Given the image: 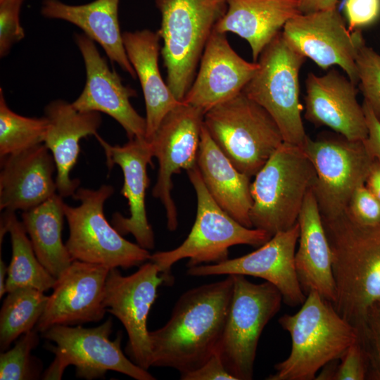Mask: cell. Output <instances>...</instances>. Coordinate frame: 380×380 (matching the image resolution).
<instances>
[{
    "label": "cell",
    "mask_w": 380,
    "mask_h": 380,
    "mask_svg": "<svg viewBox=\"0 0 380 380\" xmlns=\"http://www.w3.org/2000/svg\"><path fill=\"white\" fill-rule=\"evenodd\" d=\"M233 286L229 274L184 292L165 324L149 331L151 367L173 368L181 374L203 365L217 350Z\"/></svg>",
    "instance_id": "obj_1"
},
{
    "label": "cell",
    "mask_w": 380,
    "mask_h": 380,
    "mask_svg": "<svg viewBox=\"0 0 380 380\" xmlns=\"http://www.w3.org/2000/svg\"><path fill=\"white\" fill-rule=\"evenodd\" d=\"M322 220L332 252V305L357 329L368 308L380 299V229L359 227L345 213Z\"/></svg>",
    "instance_id": "obj_2"
},
{
    "label": "cell",
    "mask_w": 380,
    "mask_h": 380,
    "mask_svg": "<svg viewBox=\"0 0 380 380\" xmlns=\"http://www.w3.org/2000/svg\"><path fill=\"white\" fill-rule=\"evenodd\" d=\"M289 332L291 352L274 365L268 380H312L327 364L340 359L357 338V330L317 291L307 295L300 310L278 320Z\"/></svg>",
    "instance_id": "obj_3"
},
{
    "label": "cell",
    "mask_w": 380,
    "mask_h": 380,
    "mask_svg": "<svg viewBox=\"0 0 380 380\" xmlns=\"http://www.w3.org/2000/svg\"><path fill=\"white\" fill-rule=\"evenodd\" d=\"M251 183L253 228L271 236L295 225L316 174L302 146L283 142Z\"/></svg>",
    "instance_id": "obj_4"
},
{
    "label": "cell",
    "mask_w": 380,
    "mask_h": 380,
    "mask_svg": "<svg viewBox=\"0 0 380 380\" xmlns=\"http://www.w3.org/2000/svg\"><path fill=\"white\" fill-rule=\"evenodd\" d=\"M156 6L161 17L158 32L167 84L182 101L207 42L226 12L227 0H156Z\"/></svg>",
    "instance_id": "obj_5"
},
{
    "label": "cell",
    "mask_w": 380,
    "mask_h": 380,
    "mask_svg": "<svg viewBox=\"0 0 380 380\" xmlns=\"http://www.w3.org/2000/svg\"><path fill=\"white\" fill-rule=\"evenodd\" d=\"M186 172L197 198L193 227L178 247L156 252L150 258L170 283L171 267L177 261L188 258V268L203 263H218L228 259L229 248L233 246L260 247L272 236L265 231L242 225L221 208L208 191L197 165Z\"/></svg>",
    "instance_id": "obj_6"
},
{
    "label": "cell",
    "mask_w": 380,
    "mask_h": 380,
    "mask_svg": "<svg viewBox=\"0 0 380 380\" xmlns=\"http://www.w3.org/2000/svg\"><path fill=\"white\" fill-rule=\"evenodd\" d=\"M203 125L235 167L251 178L284 142L272 116L243 91L206 111Z\"/></svg>",
    "instance_id": "obj_7"
},
{
    "label": "cell",
    "mask_w": 380,
    "mask_h": 380,
    "mask_svg": "<svg viewBox=\"0 0 380 380\" xmlns=\"http://www.w3.org/2000/svg\"><path fill=\"white\" fill-rule=\"evenodd\" d=\"M114 192L111 185L97 189L78 188L73 198L77 206L64 203L69 227L66 248L72 260L128 269L150 260L148 250L125 239L104 214V204Z\"/></svg>",
    "instance_id": "obj_8"
},
{
    "label": "cell",
    "mask_w": 380,
    "mask_h": 380,
    "mask_svg": "<svg viewBox=\"0 0 380 380\" xmlns=\"http://www.w3.org/2000/svg\"><path fill=\"white\" fill-rule=\"evenodd\" d=\"M305 60L281 31L260 54L258 68L242 91L272 116L284 142L300 146L308 136L299 84L300 70Z\"/></svg>",
    "instance_id": "obj_9"
},
{
    "label": "cell",
    "mask_w": 380,
    "mask_h": 380,
    "mask_svg": "<svg viewBox=\"0 0 380 380\" xmlns=\"http://www.w3.org/2000/svg\"><path fill=\"white\" fill-rule=\"evenodd\" d=\"M112 332L110 317L96 327L56 325L46 329L42 336L55 343L46 346L55 357L42 378L61 379L65 368L74 365L76 376L88 380L103 378L108 371L137 380L156 379L148 370L126 357L121 349L122 334L111 341Z\"/></svg>",
    "instance_id": "obj_10"
},
{
    "label": "cell",
    "mask_w": 380,
    "mask_h": 380,
    "mask_svg": "<svg viewBox=\"0 0 380 380\" xmlns=\"http://www.w3.org/2000/svg\"><path fill=\"white\" fill-rule=\"evenodd\" d=\"M232 275L233 293L217 351L236 380H251L260 335L279 311L283 297L268 281L254 284L244 275Z\"/></svg>",
    "instance_id": "obj_11"
},
{
    "label": "cell",
    "mask_w": 380,
    "mask_h": 380,
    "mask_svg": "<svg viewBox=\"0 0 380 380\" xmlns=\"http://www.w3.org/2000/svg\"><path fill=\"white\" fill-rule=\"evenodd\" d=\"M302 148L315 171L312 189L322 217L343 214L375 161L364 141H350L338 134L315 139L307 136Z\"/></svg>",
    "instance_id": "obj_12"
},
{
    "label": "cell",
    "mask_w": 380,
    "mask_h": 380,
    "mask_svg": "<svg viewBox=\"0 0 380 380\" xmlns=\"http://www.w3.org/2000/svg\"><path fill=\"white\" fill-rule=\"evenodd\" d=\"M163 283L170 282L151 260L128 276H123L118 268H111L106 281L104 306L120 321L127 333V355L146 370L151 367L152 357L147 319L157 298L158 288Z\"/></svg>",
    "instance_id": "obj_13"
},
{
    "label": "cell",
    "mask_w": 380,
    "mask_h": 380,
    "mask_svg": "<svg viewBox=\"0 0 380 380\" xmlns=\"http://www.w3.org/2000/svg\"><path fill=\"white\" fill-rule=\"evenodd\" d=\"M203 116L201 109L182 102L166 115L148 140L159 165L152 195L165 208L170 231L178 226L177 210L171 194L172 176L196 165Z\"/></svg>",
    "instance_id": "obj_14"
},
{
    "label": "cell",
    "mask_w": 380,
    "mask_h": 380,
    "mask_svg": "<svg viewBox=\"0 0 380 380\" xmlns=\"http://www.w3.org/2000/svg\"><path fill=\"white\" fill-rule=\"evenodd\" d=\"M281 32L292 46L319 67L338 65L355 84L358 82L355 58L364 38L358 30L349 31L337 8L300 13Z\"/></svg>",
    "instance_id": "obj_15"
},
{
    "label": "cell",
    "mask_w": 380,
    "mask_h": 380,
    "mask_svg": "<svg viewBox=\"0 0 380 380\" xmlns=\"http://www.w3.org/2000/svg\"><path fill=\"white\" fill-rule=\"evenodd\" d=\"M299 224L276 233L250 253L213 265H201L187 270L194 277L241 274L263 279L281 292L283 302L291 307L301 305L306 298L295 267V253Z\"/></svg>",
    "instance_id": "obj_16"
},
{
    "label": "cell",
    "mask_w": 380,
    "mask_h": 380,
    "mask_svg": "<svg viewBox=\"0 0 380 380\" xmlns=\"http://www.w3.org/2000/svg\"><path fill=\"white\" fill-rule=\"evenodd\" d=\"M75 41L84 62L86 82L72 106L79 111L104 113L112 117L125 129L129 140L146 139V118L129 100L136 91L124 85L119 75L110 70L94 41L84 34H76Z\"/></svg>",
    "instance_id": "obj_17"
},
{
    "label": "cell",
    "mask_w": 380,
    "mask_h": 380,
    "mask_svg": "<svg viewBox=\"0 0 380 380\" xmlns=\"http://www.w3.org/2000/svg\"><path fill=\"white\" fill-rule=\"evenodd\" d=\"M110 268L73 260L57 279L35 329L42 333L56 325L101 321L106 312L104 294Z\"/></svg>",
    "instance_id": "obj_18"
},
{
    "label": "cell",
    "mask_w": 380,
    "mask_h": 380,
    "mask_svg": "<svg viewBox=\"0 0 380 380\" xmlns=\"http://www.w3.org/2000/svg\"><path fill=\"white\" fill-rule=\"evenodd\" d=\"M103 148L109 169L120 167L124 184L120 193L127 200L130 215L119 213L113 215L111 223L122 236L131 234L142 248L151 250L155 246L154 234L146 210V191L149 179L147 167L152 165L153 157L150 142L145 138H134L123 145H110L98 134L95 136Z\"/></svg>",
    "instance_id": "obj_19"
},
{
    "label": "cell",
    "mask_w": 380,
    "mask_h": 380,
    "mask_svg": "<svg viewBox=\"0 0 380 380\" xmlns=\"http://www.w3.org/2000/svg\"><path fill=\"white\" fill-rule=\"evenodd\" d=\"M199 63L198 71L182 102L196 106L204 113L240 94L258 68V62L241 58L229 44L226 34L215 29Z\"/></svg>",
    "instance_id": "obj_20"
},
{
    "label": "cell",
    "mask_w": 380,
    "mask_h": 380,
    "mask_svg": "<svg viewBox=\"0 0 380 380\" xmlns=\"http://www.w3.org/2000/svg\"><path fill=\"white\" fill-rule=\"evenodd\" d=\"M305 118L326 126L350 141H365L368 130L355 84L335 69L323 75L312 72L305 80Z\"/></svg>",
    "instance_id": "obj_21"
},
{
    "label": "cell",
    "mask_w": 380,
    "mask_h": 380,
    "mask_svg": "<svg viewBox=\"0 0 380 380\" xmlns=\"http://www.w3.org/2000/svg\"><path fill=\"white\" fill-rule=\"evenodd\" d=\"M53 157L44 143L1 158L0 209L26 211L56 194Z\"/></svg>",
    "instance_id": "obj_22"
},
{
    "label": "cell",
    "mask_w": 380,
    "mask_h": 380,
    "mask_svg": "<svg viewBox=\"0 0 380 380\" xmlns=\"http://www.w3.org/2000/svg\"><path fill=\"white\" fill-rule=\"evenodd\" d=\"M48 127L44 144L51 153L56 167L57 191L63 198L73 196L80 180L72 179L70 172L80 151V141L96 136L101 124L99 112H82L62 99L50 102L44 109Z\"/></svg>",
    "instance_id": "obj_23"
},
{
    "label": "cell",
    "mask_w": 380,
    "mask_h": 380,
    "mask_svg": "<svg viewBox=\"0 0 380 380\" xmlns=\"http://www.w3.org/2000/svg\"><path fill=\"white\" fill-rule=\"evenodd\" d=\"M298 223L300 233L295 267L301 289L306 296L315 291L333 303L336 286L332 252L312 189L306 195Z\"/></svg>",
    "instance_id": "obj_24"
},
{
    "label": "cell",
    "mask_w": 380,
    "mask_h": 380,
    "mask_svg": "<svg viewBox=\"0 0 380 380\" xmlns=\"http://www.w3.org/2000/svg\"><path fill=\"white\" fill-rule=\"evenodd\" d=\"M196 165L214 201L242 225L253 228L251 177L241 172L214 142L203 124Z\"/></svg>",
    "instance_id": "obj_25"
},
{
    "label": "cell",
    "mask_w": 380,
    "mask_h": 380,
    "mask_svg": "<svg viewBox=\"0 0 380 380\" xmlns=\"http://www.w3.org/2000/svg\"><path fill=\"white\" fill-rule=\"evenodd\" d=\"M125 49L138 77L146 106V133L148 141L161 122L182 101L177 99L160 72L158 57L160 37L150 30L124 32Z\"/></svg>",
    "instance_id": "obj_26"
},
{
    "label": "cell",
    "mask_w": 380,
    "mask_h": 380,
    "mask_svg": "<svg viewBox=\"0 0 380 380\" xmlns=\"http://www.w3.org/2000/svg\"><path fill=\"white\" fill-rule=\"evenodd\" d=\"M120 0H94L70 5L60 0H43L42 15L49 19L69 22L97 42L107 56L134 79L135 71L127 56L118 20Z\"/></svg>",
    "instance_id": "obj_27"
},
{
    "label": "cell",
    "mask_w": 380,
    "mask_h": 380,
    "mask_svg": "<svg viewBox=\"0 0 380 380\" xmlns=\"http://www.w3.org/2000/svg\"><path fill=\"white\" fill-rule=\"evenodd\" d=\"M215 30L232 32L249 44L253 62L285 24L300 13L298 0H227Z\"/></svg>",
    "instance_id": "obj_28"
},
{
    "label": "cell",
    "mask_w": 380,
    "mask_h": 380,
    "mask_svg": "<svg viewBox=\"0 0 380 380\" xmlns=\"http://www.w3.org/2000/svg\"><path fill=\"white\" fill-rule=\"evenodd\" d=\"M64 203L63 197L56 194L21 215V222L37 258L56 279L73 261L62 240Z\"/></svg>",
    "instance_id": "obj_29"
},
{
    "label": "cell",
    "mask_w": 380,
    "mask_h": 380,
    "mask_svg": "<svg viewBox=\"0 0 380 380\" xmlns=\"http://www.w3.org/2000/svg\"><path fill=\"white\" fill-rule=\"evenodd\" d=\"M6 233L11 239L12 257L8 265L6 293L30 287L45 292L53 289L56 279L40 262L21 221L15 212L3 211L0 223V245Z\"/></svg>",
    "instance_id": "obj_30"
},
{
    "label": "cell",
    "mask_w": 380,
    "mask_h": 380,
    "mask_svg": "<svg viewBox=\"0 0 380 380\" xmlns=\"http://www.w3.org/2000/svg\"><path fill=\"white\" fill-rule=\"evenodd\" d=\"M0 312V349L8 350L23 334L34 329L42 315L49 296L30 287L7 293Z\"/></svg>",
    "instance_id": "obj_31"
},
{
    "label": "cell",
    "mask_w": 380,
    "mask_h": 380,
    "mask_svg": "<svg viewBox=\"0 0 380 380\" xmlns=\"http://www.w3.org/2000/svg\"><path fill=\"white\" fill-rule=\"evenodd\" d=\"M47 127L45 116L25 117L13 111L0 89V158L44 143Z\"/></svg>",
    "instance_id": "obj_32"
},
{
    "label": "cell",
    "mask_w": 380,
    "mask_h": 380,
    "mask_svg": "<svg viewBox=\"0 0 380 380\" xmlns=\"http://www.w3.org/2000/svg\"><path fill=\"white\" fill-rule=\"evenodd\" d=\"M39 333L34 329L23 334L13 348L1 353V380L39 379L42 373V364L31 353L39 344Z\"/></svg>",
    "instance_id": "obj_33"
},
{
    "label": "cell",
    "mask_w": 380,
    "mask_h": 380,
    "mask_svg": "<svg viewBox=\"0 0 380 380\" xmlns=\"http://www.w3.org/2000/svg\"><path fill=\"white\" fill-rule=\"evenodd\" d=\"M355 63L363 102L380 121V54L363 40L359 45Z\"/></svg>",
    "instance_id": "obj_34"
},
{
    "label": "cell",
    "mask_w": 380,
    "mask_h": 380,
    "mask_svg": "<svg viewBox=\"0 0 380 380\" xmlns=\"http://www.w3.org/2000/svg\"><path fill=\"white\" fill-rule=\"evenodd\" d=\"M357 330L367 360V379L380 380V299L368 308Z\"/></svg>",
    "instance_id": "obj_35"
},
{
    "label": "cell",
    "mask_w": 380,
    "mask_h": 380,
    "mask_svg": "<svg viewBox=\"0 0 380 380\" xmlns=\"http://www.w3.org/2000/svg\"><path fill=\"white\" fill-rule=\"evenodd\" d=\"M344 213L359 227L366 229H380V201L365 184L354 191Z\"/></svg>",
    "instance_id": "obj_36"
},
{
    "label": "cell",
    "mask_w": 380,
    "mask_h": 380,
    "mask_svg": "<svg viewBox=\"0 0 380 380\" xmlns=\"http://www.w3.org/2000/svg\"><path fill=\"white\" fill-rule=\"evenodd\" d=\"M23 0H0V56H6L12 46L25 37L20 13Z\"/></svg>",
    "instance_id": "obj_37"
},
{
    "label": "cell",
    "mask_w": 380,
    "mask_h": 380,
    "mask_svg": "<svg viewBox=\"0 0 380 380\" xmlns=\"http://www.w3.org/2000/svg\"><path fill=\"white\" fill-rule=\"evenodd\" d=\"M340 360L341 362L336 366L333 380L367 379V360L358 336Z\"/></svg>",
    "instance_id": "obj_38"
},
{
    "label": "cell",
    "mask_w": 380,
    "mask_h": 380,
    "mask_svg": "<svg viewBox=\"0 0 380 380\" xmlns=\"http://www.w3.org/2000/svg\"><path fill=\"white\" fill-rule=\"evenodd\" d=\"M344 11L350 32L369 25L380 15V0H346Z\"/></svg>",
    "instance_id": "obj_39"
},
{
    "label": "cell",
    "mask_w": 380,
    "mask_h": 380,
    "mask_svg": "<svg viewBox=\"0 0 380 380\" xmlns=\"http://www.w3.org/2000/svg\"><path fill=\"white\" fill-rule=\"evenodd\" d=\"M182 380H236L226 369L217 350L203 365L189 372L180 374Z\"/></svg>",
    "instance_id": "obj_40"
},
{
    "label": "cell",
    "mask_w": 380,
    "mask_h": 380,
    "mask_svg": "<svg viewBox=\"0 0 380 380\" xmlns=\"http://www.w3.org/2000/svg\"><path fill=\"white\" fill-rule=\"evenodd\" d=\"M362 108L368 130L367 137L364 142L374 160L380 163V121L365 102L362 103Z\"/></svg>",
    "instance_id": "obj_41"
},
{
    "label": "cell",
    "mask_w": 380,
    "mask_h": 380,
    "mask_svg": "<svg viewBox=\"0 0 380 380\" xmlns=\"http://www.w3.org/2000/svg\"><path fill=\"white\" fill-rule=\"evenodd\" d=\"M300 13H308L337 8L338 0H298Z\"/></svg>",
    "instance_id": "obj_42"
},
{
    "label": "cell",
    "mask_w": 380,
    "mask_h": 380,
    "mask_svg": "<svg viewBox=\"0 0 380 380\" xmlns=\"http://www.w3.org/2000/svg\"><path fill=\"white\" fill-rule=\"evenodd\" d=\"M365 185L380 201V163L374 161L366 179Z\"/></svg>",
    "instance_id": "obj_43"
},
{
    "label": "cell",
    "mask_w": 380,
    "mask_h": 380,
    "mask_svg": "<svg viewBox=\"0 0 380 380\" xmlns=\"http://www.w3.org/2000/svg\"><path fill=\"white\" fill-rule=\"evenodd\" d=\"M8 274V266L5 262L0 258V298L6 293V279Z\"/></svg>",
    "instance_id": "obj_44"
}]
</instances>
